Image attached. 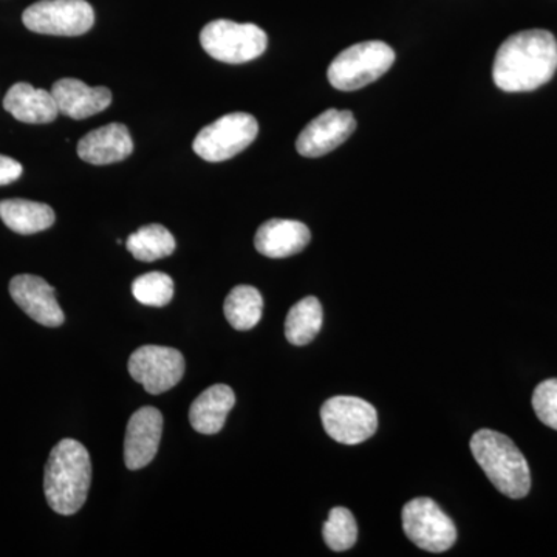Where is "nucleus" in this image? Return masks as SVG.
I'll use <instances>...</instances> for the list:
<instances>
[{"mask_svg":"<svg viewBox=\"0 0 557 557\" xmlns=\"http://www.w3.org/2000/svg\"><path fill=\"white\" fill-rule=\"evenodd\" d=\"M236 405V395L226 384H215L196 398L189 409L190 426L203 435H214L225 426L226 417Z\"/></svg>","mask_w":557,"mask_h":557,"instance_id":"18","label":"nucleus"},{"mask_svg":"<svg viewBox=\"0 0 557 557\" xmlns=\"http://www.w3.org/2000/svg\"><path fill=\"white\" fill-rule=\"evenodd\" d=\"M309 226L298 220L271 219L259 226L255 245L260 255L284 259L298 255L310 244Z\"/></svg>","mask_w":557,"mask_h":557,"instance_id":"16","label":"nucleus"},{"mask_svg":"<svg viewBox=\"0 0 557 557\" xmlns=\"http://www.w3.org/2000/svg\"><path fill=\"white\" fill-rule=\"evenodd\" d=\"M132 295L143 306L164 307L174 298V281L166 273L152 271L135 278Z\"/></svg>","mask_w":557,"mask_h":557,"instance_id":"24","label":"nucleus"},{"mask_svg":"<svg viewBox=\"0 0 557 557\" xmlns=\"http://www.w3.org/2000/svg\"><path fill=\"white\" fill-rule=\"evenodd\" d=\"M223 310L234 329L240 332L255 329L262 319V295L251 285H239L231 289L230 295L226 296Z\"/></svg>","mask_w":557,"mask_h":557,"instance_id":"21","label":"nucleus"},{"mask_svg":"<svg viewBox=\"0 0 557 557\" xmlns=\"http://www.w3.org/2000/svg\"><path fill=\"white\" fill-rule=\"evenodd\" d=\"M357 129V120L348 110L329 109L307 124L296 139V149L302 157L318 159L339 148Z\"/></svg>","mask_w":557,"mask_h":557,"instance_id":"11","label":"nucleus"},{"mask_svg":"<svg viewBox=\"0 0 557 557\" xmlns=\"http://www.w3.org/2000/svg\"><path fill=\"white\" fill-rule=\"evenodd\" d=\"M472 456L496 490L509 498H523L531 490L527 458L511 438L500 432L482 429L472 435Z\"/></svg>","mask_w":557,"mask_h":557,"instance_id":"3","label":"nucleus"},{"mask_svg":"<svg viewBox=\"0 0 557 557\" xmlns=\"http://www.w3.org/2000/svg\"><path fill=\"white\" fill-rule=\"evenodd\" d=\"M322 536L333 552H347L357 544V520L347 508H333L322 528Z\"/></svg>","mask_w":557,"mask_h":557,"instance_id":"23","label":"nucleus"},{"mask_svg":"<svg viewBox=\"0 0 557 557\" xmlns=\"http://www.w3.org/2000/svg\"><path fill=\"white\" fill-rule=\"evenodd\" d=\"M325 432L343 445H359L375 435L379 413L370 403L357 397H333L322 405Z\"/></svg>","mask_w":557,"mask_h":557,"instance_id":"9","label":"nucleus"},{"mask_svg":"<svg viewBox=\"0 0 557 557\" xmlns=\"http://www.w3.org/2000/svg\"><path fill=\"white\" fill-rule=\"evenodd\" d=\"M91 483L89 450L64 438L51 449L44 474V493L54 512L72 516L86 504Z\"/></svg>","mask_w":557,"mask_h":557,"instance_id":"2","label":"nucleus"},{"mask_svg":"<svg viewBox=\"0 0 557 557\" xmlns=\"http://www.w3.org/2000/svg\"><path fill=\"white\" fill-rule=\"evenodd\" d=\"M395 51L381 40H366L341 51L330 64V84L341 91H354L380 79L394 65Z\"/></svg>","mask_w":557,"mask_h":557,"instance_id":"4","label":"nucleus"},{"mask_svg":"<svg viewBox=\"0 0 557 557\" xmlns=\"http://www.w3.org/2000/svg\"><path fill=\"white\" fill-rule=\"evenodd\" d=\"M185 358L178 350L163 346H143L129 359L132 379L152 395L177 386L185 375Z\"/></svg>","mask_w":557,"mask_h":557,"instance_id":"10","label":"nucleus"},{"mask_svg":"<svg viewBox=\"0 0 557 557\" xmlns=\"http://www.w3.org/2000/svg\"><path fill=\"white\" fill-rule=\"evenodd\" d=\"M3 109L27 124H49L60 115L51 91L36 89L28 83H17L11 87L3 100Z\"/></svg>","mask_w":557,"mask_h":557,"instance_id":"17","label":"nucleus"},{"mask_svg":"<svg viewBox=\"0 0 557 557\" xmlns=\"http://www.w3.org/2000/svg\"><path fill=\"white\" fill-rule=\"evenodd\" d=\"M30 32L50 36H81L95 24V11L86 0H39L22 14Z\"/></svg>","mask_w":557,"mask_h":557,"instance_id":"8","label":"nucleus"},{"mask_svg":"<svg viewBox=\"0 0 557 557\" xmlns=\"http://www.w3.org/2000/svg\"><path fill=\"white\" fill-rule=\"evenodd\" d=\"M50 91L61 115L73 120L97 115L112 102V94L108 87H90L75 78L57 81Z\"/></svg>","mask_w":557,"mask_h":557,"instance_id":"14","label":"nucleus"},{"mask_svg":"<svg viewBox=\"0 0 557 557\" xmlns=\"http://www.w3.org/2000/svg\"><path fill=\"white\" fill-rule=\"evenodd\" d=\"M557 70V40L547 30L509 36L496 54L493 79L504 91H531L547 84Z\"/></svg>","mask_w":557,"mask_h":557,"instance_id":"1","label":"nucleus"},{"mask_svg":"<svg viewBox=\"0 0 557 557\" xmlns=\"http://www.w3.org/2000/svg\"><path fill=\"white\" fill-rule=\"evenodd\" d=\"M126 248L139 262H156L175 251V239L163 225H146L127 237Z\"/></svg>","mask_w":557,"mask_h":557,"instance_id":"22","label":"nucleus"},{"mask_svg":"<svg viewBox=\"0 0 557 557\" xmlns=\"http://www.w3.org/2000/svg\"><path fill=\"white\" fill-rule=\"evenodd\" d=\"M0 219L14 233L30 236V234L49 230L57 215L49 205L24 199H10L0 201Z\"/></svg>","mask_w":557,"mask_h":557,"instance_id":"19","label":"nucleus"},{"mask_svg":"<svg viewBox=\"0 0 557 557\" xmlns=\"http://www.w3.org/2000/svg\"><path fill=\"white\" fill-rule=\"evenodd\" d=\"M24 168L20 161L11 157L0 156V186L11 185L21 178Z\"/></svg>","mask_w":557,"mask_h":557,"instance_id":"26","label":"nucleus"},{"mask_svg":"<svg viewBox=\"0 0 557 557\" xmlns=\"http://www.w3.org/2000/svg\"><path fill=\"white\" fill-rule=\"evenodd\" d=\"M163 416L159 409L141 408L131 417L124 438V461L131 471L148 467L159 450Z\"/></svg>","mask_w":557,"mask_h":557,"instance_id":"13","label":"nucleus"},{"mask_svg":"<svg viewBox=\"0 0 557 557\" xmlns=\"http://www.w3.org/2000/svg\"><path fill=\"white\" fill-rule=\"evenodd\" d=\"M259 134L258 120L249 113L222 116L203 127L194 139V152L209 163H220L239 156Z\"/></svg>","mask_w":557,"mask_h":557,"instance_id":"6","label":"nucleus"},{"mask_svg":"<svg viewBox=\"0 0 557 557\" xmlns=\"http://www.w3.org/2000/svg\"><path fill=\"white\" fill-rule=\"evenodd\" d=\"M401 519L406 536L424 552H448L456 544V523L432 498L418 497L408 502Z\"/></svg>","mask_w":557,"mask_h":557,"instance_id":"7","label":"nucleus"},{"mask_svg":"<svg viewBox=\"0 0 557 557\" xmlns=\"http://www.w3.org/2000/svg\"><path fill=\"white\" fill-rule=\"evenodd\" d=\"M533 409L545 426L557 431V379L542 381L534 388Z\"/></svg>","mask_w":557,"mask_h":557,"instance_id":"25","label":"nucleus"},{"mask_svg":"<svg viewBox=\"0 0 557 557\" xmlns=\"http://www.w3.org/2000/svg\"><path fill=\"white\" fill-rule=\"evenodd\" d=\"M10 295L25 313L46 327L64 324V311L54 296V288L42 277L20 274L10 282Z\"/></svg>","mask_w":557,"mask_h":557,"instance_id":"12","label":"nucleus"},{"mask_svg":"<svg viewBox=\"0 0 557 557\" xmlns=\"http://www.w3.org/2000/svg\"><path fill=\"white\" fill-rule=\"evenodd\" d=\"M200 44L214 60L225 64H245L262 57L269 46V36L255 24L219 20L205 25Z\"/></svg>","mask_w":557,"mask_h":557,"instance_id":"5","label":"nucleus"},{"mask_svg":"<svg viewBox=\"0 0 557 557\" xmlns=\"http://www.w3.org/2000/svg\"><path fill=\"white\" fill-rule=\"evenodd\" d=\"M324 313L314 296L304 298L292 307L285 321V336L293 346H307L321 332Z\"/></svg>","mask_w":557,"mask_h":557,"instance_id":"20","label":"nucleus"},{"mask_svg":"<svg viewBox=\"0 0 557 557\" xmlns=\"http://www.w3.org/2000/svg\"><path fill=\"white\" fill-rule=\"evenodd\" d=\"M134 152L131 132L124 124L112 123L100 129L91 131L79 139L78 156L95 166L119 163Z\"/></svg>","mask_w":557,"mask_h":557,"instance_id":"15","label":"nucleus"}]
</instances>
